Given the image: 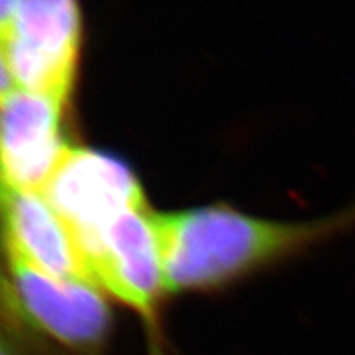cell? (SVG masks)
Returning a JSON list of instances; mask_svg holds the SVG:
<instances>
[{
  "label": "cell",
  "mask_w": 355,
  "mask_h": 355,
  "mask_svg": "<svg viewBox=\"0 0 355 355\" xmlns=\"http://www.w3.org/2000/svg\"><path fill=\"white\" fill-rule=\"evenodd\" d=\"M153 225L166 293L220 286L321 234L319 224L266 220L227 206L153 212Z\"/></svg>",
  "instance_id": "cell-1"
},
{
  "label": "cell",
  "mask_w": 355,
  "mask_h": 355,
  "mask_svg": "<svg viewBox=\"0 0 355 355\" xmlns=\"http://www.w3.org/2000/svg\"><path fill=\"white\" fill-rule=\"evenodd\" d=\"M2 94L20 87L66 105L83 37L79 0H0Z\"/></svg>",
  "instance_id": "cell-2"
},
{
  "label": "cell",
  "mask_w": 355,
  "mask_h": 355,
  "mask_svg": "<svg viewBox=\"0 0 355 355\" xmlns=\"http://www.w3.org/2000/svg\"><path fill=\"white\" fill-rule=\"evenodd\" d=\"M6 304L12 322L28 326L71 355H102L110 331L104 291L86 282L50 277L8 257Z\"/></svg>",
  "instance_id": "cell-3"
},
{
  "label": "cell",
  "mask_w": 355,
  "mask_h": 355,
  "mask_svg": "<svg viewBox=\"0 0 355 355\" xmlns=\"http://www.w3.org/2000/svg\"><path fill=\"white\" fill-rule=\"evenodd\" d=\"M79 248L96 285L140 314L152 334V355H163L157 308L166 288L153 212L148 207L123 212Z\"/></svg>",
  "instance_id": "cell-4"
},
{
  "label": "cell",
  "mask_w": 355,
  "mask_h": 355,
  "mask_svg": "<svg viewBox=\"0 0 355 355\" xmlns=\"http://www.w3.org/2000/svg\"><path fill=\"white\" fill-rule=\"evenodd\" d=\"M42 194L79 247L123 212L146 207L144 189L125 163L83 146H69Z\"/></svg>",
  "instance_id": "cell-5"
},
{
  "label": "cell",
  "mask_w": 355,
  "mask_h": 355,
  "mask_svg": "<svg viewBox=\"0 0 355 355\" xmlns=\"http://www.w3.org/2000/svg\"><path fill=\"white\" fill-rule=\"evenodd\" d=\"M64 105L15 87L2 94L3 188L42 193L68 145L61 135Z\"/></svg>",
  "instance_id": "cell-6"
},
{
  "label": "cell",
  "mask_w": 355,
  "mask_h": 355,
  "mask_svg": "<svg viewBox=\"0 0 355 355\" xmlns=\"http://www.w3.org/2000/svg\"><path fill=\"white\" fill-rule=\"evenodd\" d=\"M3 222L10 259L50 277L96 285L68 225L42 193L3 188Z\"/></svg>",
  "instance_id": "cell-7"
},
{
  "label": "cell",
  "mask_w": 355,
  "mask_h": 355,
  "mask_svg": "<svg viewBox=\"0 0 355 355\" xmlns=\"http://www.w3.org/2000/svg\"><path fill=\"white\" fill-rule=\"evenodd\" d=\"M2 355H20L17 352V349L13 347V345L8 343L7 339H3V344H2Z\"/></svg>",
  "instance_id": "cell-8"
}]
</instances>
